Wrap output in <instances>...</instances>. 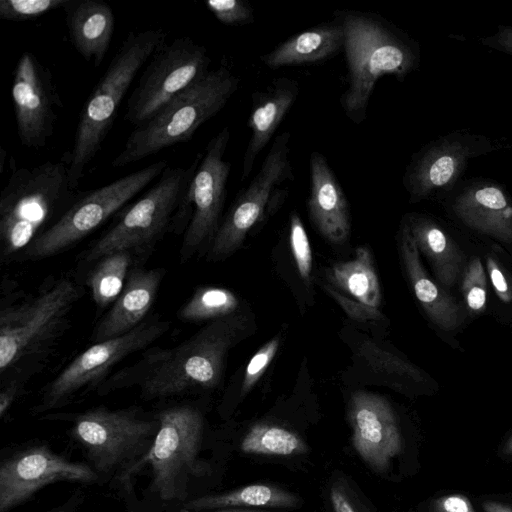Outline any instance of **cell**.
<instances>
[{"label":"cell","instance_id":"1","mask_svg":"<svg viewBox=\"0 0 512 512\" xmlns=\"http://www.w3.org/2000/svg\"><path fill=\"white\" fill-rule=\"evenodd\" d=\"M64 160L14 168L0 194V260L8 263L24 252L74 203Z\"/></svg>","mask_w":512,"mask_h":512},{"label":"cell","instance_id":"2","mask_svg":"<svg viewBox=\"0 0 512 512\" xmlns=\"http://www.w3.org/2000/svg\"><path fill=\"white\" fill-rule=\"evenodd\" d=\"M168 35L161 27L132 31L118 48L80 112L73 145L64 160L73 188L100 152L136 75Z\"/></svg>","mask_w":512,"mask_h":512},{"label":"cell","instance_id":"3","mask_svg":"<svg viewBox=\"0 0 512 512\" xmlns=\"http://www.w3.org/2000/svg\"><path fill=\"white\" fill-rule=\"evenodd\" d=\"M345 32L343 50L347 87L341 106L355 124L366 119L367 107L377 81L384 75L404 78L414 67L412 47L382 17L354 10H338Z\"/></svg>","mask_w":512,"mask_h":512},{"label":"cell","instance_id":"4","mask_svg":"<svg viewBox=\"0 0 512 512\" xmlns=\"http://www.w3.org/2000/svg\"><path fill=\"white\" fill-rule=\"evenodd\" d=\"M239 83V77L225 65L210 70L146 123L135 127L111 166L122 168L189 141L202 124L222 110Z\"/></svg>","mask_w":512,"mask_h":512},{"label":"cell","instance_id":"5","mask_svg":"<svg viewBox=\"0 0 512 512\" xmlns=\"http://www.w3.org/2000/svg\"><path fill=\"white\" fill-rule=\"evenodd\" d=\"M235 316L214 320L176 347L153 354L140 381L144 399L171 397L220 380L224 359L240 331Z\"/></svg>","mask_w":512,"mask_h":512},{"label":"cell","instance_id":"6","mask_svg":"<svg viewBox=\"0 0 512 512\" xmlns=\"http://www.w3.org/2000/svg\"><path fill=\"white\" fill-rule=\"evenodd\" d=\"M203 153L188 166H167L156 183L136 202L117 213L113 225L84 253L86 264L119 252L146 248L171 228L175 213L190 185Z\"/></svg>","mask_w":512,"mask_h":512},{"label":"cell","instance_id":"7","mask_svg":"<svg viewBox=\"0 0 512 512\" xmlns=\"http://www.w3.org/2000/svg\"><path fill=\"white\" fill-rule=\"evenodd\" d=\"M83 288L61 278L35 297L0 312V372L19 368L43 353L64 331L67 318Z\"/></svg>","mask_w":512,"mask_h":512},{"label":"cell","instance_id":"8","mask_svg":"<svg viewBox=\"0 0 512 512\" xmlns=\"http://www.w3.org/2000/svg\"><path fill=\"white\" fill-rule=\"evenodd\" d=\"M156 417L160 427L153 445L126 479L149 464L150 490L164 501L182 500L187 496L189 480L206 473V465L198 456L204 432L203 417L190 405L165 409Z\"/></svg>","mask_w":512,"mask_h":512},{"label":"cell","instance_id":"9","mask_svg":"<svg viewBox=\"0 0 512 512\" xmlns=\"http://www.w3.org/2000/svg\"><path fill=\"white\" fill-rule=\"evenodd\" d=\"M159 427L157 417L144 419L135 409L97 407L76 415L71 436L98 474L119 472L126 479L151 449Z\"/></svg>","mask_w":512,"mask_h":512},{"label":"cell","instance_id":"10","mask_svg":"<svg viewBox=\"0 0 512 512\" xmlns=\"http://www.w3.org/2000/svg\"><path fill=\"white\" fill-rule=\"evenodd\" d=\"M167 162L160 160L96 189L80 193L69 209L23 252V258L54 256L88 236L159 178Z\"/></svg>","mask_w":512,"mask_h":512},{"label":"cell","instance_id":"11","mask_svg":"<svg viewBox=\"0 0 512 512\" xmlns=\"http://www.w3.org/2000/svg\"><path fill=\"white\" fill-rule=\"evenodd\" d=\"M230 140L228 127L222 128L207 144L171 228L184 231L180 260L186 262L205 243L211 244L220 224L231 165L225 160Z\"/></svg>","mask_w":512,"mask_h":512},{"label":"cell","instance_id":"12","mask_svg":"<svg viewBox=\"0 0 512 512\" xmlns=\"http://www.w3.org/2000/svg\"><path fill=\"white\" fill-rule=\"evenodd\" d=\"M210 63L206 47L188 36L165 43L146 63L128 99L124 119L134 128L146 123L172 99L205 77Z\"/></svg>","mask_w":512,"mask_h":512},{"label":"cell","instance_id":"13","mask_svg":"<svg viewBox=\"0 0 512 512\" xmlns=\"http://www.w3.org/2000/svg\"><path fill=\"white\" fill-rule=\"evenodd\" d=\"M290 137L286 131L274 139L259 171L235 198L210 244L209 261L221 260L238 249L265 211L287 194V189L280 186L293 180L289 159Z\"/></svg>","mask_w":512,"mask_h":512},{"label":"cell","instance_id":"14","mask_svg":"<svg viewBox=\"0 0 512 512\" xmlns=\"http://www.w3.org/2000/svg\"><path fill=\"white\" fill-rule=\"evenodd\" d=\"M170 322L158 316L144 320L130 332L98 342L79 354L45 388L36 412L63 406L80 391L95 387L123 359L163 336Z\"/></svg>","mask_w":512,"mask_h":512},{"label":"cell","instance_id":"15","mask_svg":"<svg viewBox=\"0 0 512 512\" xmlns=\"http://www.w3.org/2000/svg\"><path fill=\"white\" fill-rule=\"evenodd\" d=\"M11 96L21 144L44 147L54 133L62 102L49 68L32 52H23L15 65Z\"/></svg>","mask_w":512,"mask_h":512},{"label":"cell","instance_id":"16","mask_svg":"<svg viewBox=\"0 0 512 512\" xmlns=\"http://www.w3.org/2000/svg\"><path fill=\"white\" fill-rule=\"evenodd\" d=\"M89 464L69 461L45 445L18 450L0 463V512H8L46 485L58 482L95 483Z\"/></svg>","mask_w":512,"mask_h":512},{"label":"cell","instance_id":"17","mask_svg":"<svg viewBox=\"0 0 512 512\" xmlns=\"http://www.w3.org/2000/svg\"><path fill=\"white\" fill-rule=\"evenodd\" d=\"M348 415L358 455L373 470H387L402 449L401 433L389 403L378 395L357 392L350 399Z\"/></svg>","mask_w":512,"mask_h":512},{"label":"cell","instance_id":"18","mask_svg":"<svg viewBox=\"0 0 512 512\" xmlns=\"http://www.w3.org/2000/svg\"><path fill=\"white\" fill-rule=\"evenodd\" d=\"M164 274L161 268L132 267L122 292L97 323L91 340L98 343L116 338L141 324L155 301Z\"/></svg>","mask_w":512,"mask_h":512},{"label":"cell","instance_id":"19","mask_svg":"<svg viewBox=\"0 0 512 512\" xmlns=\"http://www.w3.org/2000/svg\"><path fill=\"white\" fill-rule=\"evenodd\" d=\"M309 216L318 231L330 242L343 243L350 234L349 203L335 173L323 154L310 155Z\"/></svg>","mask_w":512,"mask_h":512},{"label":"cell","instance_id":"20","mask_svg":"<svg viewBox=\"0 0 512 512\" xmlns=\"http://www.w3.org/2000/svg\"><path fill=\"white\" fill-rule=\"evenodd\" d=\"M299 91L296 80L281 77L274 79L265 90L253 94V105L248 119L251 136L243 157L241 181L249 177L258 154L273 137L295 103Z\"/></svg>","mask_w":512,"mask_h":512},{"label":"cell","instance_id":"21","mask_svg":"<svg viewBox=\"0 0 512 512\" xmlns=\"http://www.w3.org/2000/svg\"><path fill=\"white\" fill-rule=\"evenodd\" d=\"M70 41L86 62L99 67L115 28L112 8L101 0H71L64 8Z\"/></svg>","mask_w":512,"mask_h":512},{"label":"cell","instance_id":"22","mask_svg":"<svg viewBox=\"0 0 512 512\" xmlns=\"http://www.w3.org/2000/svg\"><path fill=\"white\" fill-rule=\"evenodd\" d=\"M345 32L341 20L321 23L277 45L261 61L269 68L296 66L327 60L344 47Z\"/></svg>","mask_w":512,"mask_h":512},{"label":"cell","instance_id":"23","mask_svg":"<svg viewBox=\"0 0 512 512\" xmlns=\"http://www.w3.org/2000/svg\"><path fill=\"white\" fill-rule=\"evenodd\" d=\"M400 251L415 296L427 315L444 330L456 329L463 321L460 306L426 273L419 250L405 223L401 228Z\"/></svg>","mask_w":512,"mask_h":512},{"label":"cell","instance_id":"24","mask_svg":"<svg viewBox=\"0 0 512 512\" xmlns=\"http://www.w3.org/2000/svg\"><path fill=\"white\" fill-rule=\"evenodd\" d=\"M454 209L471 228L512 242V206L499 187L491 184L471 187L459 196Z\"/></svg>","mask_w":512,"mask_h":512},{"label":"cell","instance_id":"25","mask_svg":"<svg viewBox=\"0 0 512 512\" xmlns=\"http://www.w3.org/2000/svg\"><path fill=\"white\" fill-rule=\"evenodd\" d=\"M468 150L458 142L443 143L427 150L408 169L405 186L412 200L452 185L462 171Z\"/></svg>","mask_w":512,"mask_h":512},{"label":"cell","instance_id":"26","mask_svg":"<svg viewBox=\"0 0 512 512\" xmlns=\"http://www.w3.org/2000/svg\"><path fill=\"white\" fill-rule=\"evenodd\" d=\"M419 251L430 261L438 280L451 286L459 275L462 257L454 243L433 221L409 217L404 222Z\"/></svg>","mask_w":512,"mask_h":512},{"label":"cell","instance_id":"27","mask_svg":"<svg viewBox=\"0 0 512 512\" xmlns=\"http://www.w3.org/2000/svg\"><path fill=\"white\" fill-rule=\"evenodd\" d=\"M299 498L284 489L267 484H251L229 492L192 499L184 506L194 512L213 511L229 507L291 508Z\"/></svg>","mask_w":512,"mask_h":512},{"label":"cell","instance_id":"28","mask_svg":"<svg viewBox=\"0 0 512 512\" xmlns=\"http://www.w3.org/2000/svg\"><path fill=\"white\" fill-rule=\"evenodd\" d=\"M330 281L360 303L379 308L381 291L370 250L359 247L354 259L333 265L328 272Z\"/></svg>","mask_w":512,"mask_h":512},{"label":"cell","instance_id":"29","mask_svg":"<svg viewBox=\"0 0 512 512\" xmlns=\"http://www.w3.org/2000/svg\"><path fill=\"white\" fill-rule=\"evenodd\" d=\"M131 251H119L99 259L87 276L86 284L95 304L103 309L111 306L122 292L131 270Z\"/></svg>","mask_w":512,"mask_h":512},{"label":"cell","instance_id":"30","mask_svg":"<svg viewBox=\"0 0 512 512\" xmlns=\"http://www.w3.org/2000/svg\"><path fill=\"white\" fill-rule=\"evenodd\" d=\"M240 449L246 454L268 456L301 455L308 446L295 432L271 424H256L241 441Z\"/></svg>","mask_w":512,"mask_h":512},{"label":"cell","instance_id":"31","mask_svg":"<svg viewBox=\"0 0 512 512\" xmlns=\"http://www.w3.org/2000/svg\"><path fill=\"white\" fill-rule=\"evenodd\" d=\"M236 295L221 287L203 286L180 307L177 316L182 321L219 320L231 316L238 308Z\"/></svg>","mask_w":512,"mask_h":512},{"label":"cell","instance_id":"32","mask_svg":"<svg viewBox=\"0 0 512 512\" xmlns=\"http://www.w3.org/2000/svg\"><path fill=\"white\" fill-rule=\"evenodd\" d=\"M71 0H0V18L6 21H29L65 8Z\"/></svg>","mask_w":512,"mask_h":512},{"label":"cell","instance_id":"33","mask_svg":"<svg viewBox=\"0 0 512 512\" xmlns=\"http://www.w3.org/2000/svg\"><path fill=\"white\" fill-rule=\"evenodd\" d=\"M463 296L469 309L482 312L487 303V281L484 267L479 258L470 260L462 283Z\"/></svg>","mask_w":512,"mask_h":512},{"label":"cell","instance_id":"34","mask_svg":"<svg viewBox=\"0 0 512 512\" xmlns=\"http://www.w3.org/2000/svg\"><path fill=\"white\" fill-rule=\"evenodd\" d=\"M360 354L375 369L384 370L387 373H396L413 379H421L419 371L403 359L381 349L370 341H363L359 347Z\"/></svg>","mask_w":512,"mask_h":512},{"label":"cell","instance_id":"35","mask_svg":"<svg viewBox=\"0 0 512 512\" xmlns=\"http://www.w3.org/2000/svg\"><path fill=\"white\" fill-rule=\"evenodd\" d=\"M289 239L298 272L303 281L309 284L312 271V252L306 230L297 213H292L290 217Z\"/></svg>","mask_w":512,"mask_h":512},{"label":"cell","instance_id":"36","mask_svg":"<svg viewBox=\"0 0 512 512\" xmlns=\"http://www.w3.org/2000/svg\"><path fill=\"white\" fill-rule=\"evenodd\" d=\"M205 6L224 25H245L254 19L253 8L243 0H207Z\"/></svg>","mask_w":512,"mask_h":512},{"label":"cell","instance_id":"37","mask_svg":"<svg viewBox=\"0 0 512 512\" xmlns=\"http://www.w3.org/2000/svg\"><path fill=\"white\" fill-rule=\"evenodd\" d=\"M279 344L280 339L278 336H276L264 344L250 359L246 366L241 385L242 396L248 393L263 375L270 362L274 358Z\"/></svg>","mask_w":512,"mask_h":512},{"label":"cell","instance_id":"38","mask_svg":"<svg viewBox=\"0 0 512 512\" xmlns=\"http://www.w3.org/2000/svg\"><path fill=\"white\" fill-rule=\"evenodd\" d=\"M326 289L350 317L358 320L380 319L382 317L377 308L366 306L356 300H350L331 287H326Z\"/></svg>","mask_w":512,"mask_h":512},{"label":"cell","instance_id":"39","mask_svg":"<svg viewBox=\"0 0 512 512\" xmlns=\"http://www.w3.org/2000/svg\"><path fill=\"white\" fill-rule=\"evenodd\" d=\"M431 507L433 512H475L470 500L460 494L439 497L432 502Z\"/></svg>","mask_w":512,"mask_h":512},{"label":"cell","instance_id":"40","mask_svg":"<svg viewBox=\"0 0 512 512\" xmlns=\"http://www.w3.org/2000/svg\"><path fill=\"white\" fill-rule=\"evenodd\" d=\"M487 269L490 281L498 295L503 302H510L512 300V289L507 281L505 274L500 269L498 263L492 257H487Z\"/></svg>","mask_w":512,"mask_h":512},{"label":"cell","instance_id":"41","mask_svg":"<svg viewBox=\"0 0 512 512\" xmlns=\"http://www.w3.org/2000/svg\"><path fill=\"white\" fill-rule=\"evenodd\" d=\"M329 497L334 512H358L342 486L333 485Z\"/></svg>","mask_w":512,"mask_h":512},{"label":"cell","instance_id":"42","mask_svg":"<svg viewBox=\"0 0 512 512\" xmlns=\"http://www.w3.org/2000/svg\"><path fill=\"white\" fill-rule=\"evenodd\" d=\"M19 385L15 382H10L2 388L0 393V417L4 418L19 393Z\"/></svg>","mask_w":512,"mask_h":512},{"label":"cell","instance_id":"43","mask_svg":"<svg viewBox=\"0 0 512 512\" xmlns=\"http://www.w3.org/2000/svg\"><path fill=\"white\" fill-rule=\"evenodd\" d=\"M496 41L504 50L512 53V27H500Z\"/></svg>","mask_w":512,"mask_h":512},{"label":"cell","instance_id":"44","mask_svg":"<svg viewBox=\"0 0 512 512\" xmlns=\"http://www.w3.org/2000/svg\"><path fill=\"white\" fill-rule=\"evenodd\" d=\"M484 512H512V507L494 501H486L483 503Z\"/></svg>","mask_w":512,"mask_h":512},{"label":"cell","instance_id":"45","mask_svg":"<svg viewBox=\"0 0 512 512\" xmlns=\"http://www.w3.org/2000/svg\"><path fill=\"white\" fill-rule=\"evenodd\" d=\"M78 502L71 498L68 502L47 512H75Z\"/></svg>","mask_w":512,"mask_h":512},{"label":"cell","instance_id":"46","mask_svg":"<svg viewBox=\"0 0 512 512\" xmlns=\"http://www.w3.org/2000/svg\"><path fill=\"white\" fill-rule=\"evenodd\" d=\"M211 512H268V511H265V510H258V509H217V510H213Z\"/></svg>","mask_w":512,"mask_h":512},{"label":"cell","instance_id":"47","mask_svg":"<svg viewBox=\"0 0 512 512\" xmlns=\"http://www.w3.org/2000/svg\"><path fill=\"white\" fill-rule=\"evenodd\" d=\"M503 453L505 455H512V436L509 438V440L505 444V446L503 448Z\"/></svg>","mask_w":512,"mask_h":512},{"label":"cell","instance_id":"48","mask_svg":"<svg viewBox=\"0 0 512 512\" xmlns=\"http://www.w3.org/2000/svg\"><path fill=\"white\" fill-rule=\"evenodd\" d=\"M4 156H6V151L1 147V164H0V173H2V172H3V169H4V165H3V163H4V159H5V157H4Z\"/></svg>","mask_w":512,"mask_h":512}]
</instances>
